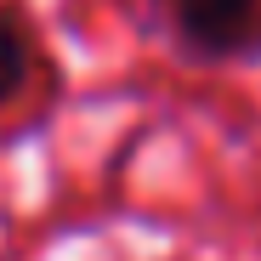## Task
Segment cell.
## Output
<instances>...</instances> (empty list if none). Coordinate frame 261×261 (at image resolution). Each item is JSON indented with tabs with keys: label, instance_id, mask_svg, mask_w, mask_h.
<instances>
[{
	"label": "cell",
	"instance_id": "cell-2",
	"mask_svg": "<svg viewBox=\"0 0 261 261\" xmlns=\"http://www.w3.org/2000/svg\"><path fill=\"white\" fill-rule=\"evenodd\" d=\"M40 63H46V51H40L29 17L12 12V6H0V108H12L29 85H34Z\"/></svg>",
	"mask_w": 261,
	"mask_h": 261
},
{
	"label": "cell",
	"instance_id": "cell-1",
	"mask_svg": "<svg viewBox=\"0 0 261 261\" xmlns=\"http://www.w3.org/2000/svg\"><path fill=\"white\" fill-rule=\"evenodd\" d=\"M170 51L193 68L261 63V0H153Z\"/></svg>",
	"mask_w": 261,
	"mask_h": 261
}]
</instances>
